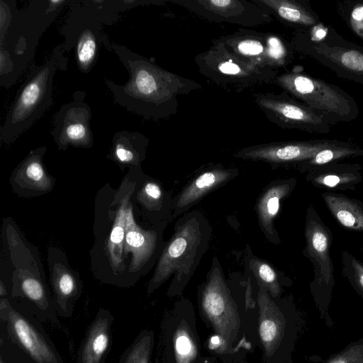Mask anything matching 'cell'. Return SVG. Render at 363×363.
I'll return each instance as SVG.
<instances>
[{
  "mask_svg": "<svg viewBox=\"0 0 363 363\" xmlns=\"http://www.w3.org/2000/svg\"><path fill=\"white\" fill-rule=\"evenodd\" d=\"M312 245L313 248L318 252H323L328 247V239L325 235L321 231H315L312 235Z\"/></svg>",
  "mask_w": 363,
  "mask_h": 363,
  "instance_id": "29",
  "label": "cell"
},
{
  "mask_svg": "<svg viewBox=\"0 0 363 363\" xmlns=\"http://www.w3.org/2000/svg\"><path fill=\"white\" fill-rule=\"evenodd\" d=\"M0 325V357L7 363H65L40 321L4 298Z\"/></svg>",
  "mask_w": 363,
  "mask_h": 363,
  "instance_id": "6",
  "label": "cell"
},
{
  "mask_svg": "<svg viewBox=\"0 0 363 363\" xmlns=\"http://www.w3.org/2000/svg\"><path fill=\"white\" fill-rule=\"evenodd\" d=\"M201 302L208 318L220 332L223 328H227L229 324L232 327L236 325L237 313L221 266L216 257L206 276L201 293Z\"/></svg>",
  "mask_w": 363,
  "mask_h": 363,
  "instance_id": "15",
  "label": "cell"
},
{
  "mask_svg": "<svg viewBox=\"0 0 363 363\" xmlns=\"http://www.w3.org/2000/svg\"><path fill=\"white\" fill-rule=\"evenodd\" d=\"M0 295H1V298H3L4 296L6 295V290L4 288V286L2 282H1V285H0Z\"/></svg>",
  "mask_w": 363,
  "mask_h": 363,
  "instance_id": "31",
  "label": "cell"
},
{
  "mask_svg": "<svg viewBox=\"0 0 363 363\" xmlns=\"http://www.w3.org/2000/svg\"><path fill=\"white\" fill-rule=\"evenodd\" d=\"M328 203L342 225L352 229L363 230V211L354 203L339 197H328Z\"/></svg>",
  "mask_w": 363,
  "mask_h": 363,
  "instance_id": "23",
  "label": "cell"
},
{
  "mask_svg": "<svg viewBox=\"0 0 363 363\" xmlns=\"http://www.w3.org/2000/svg\"><path fill=\"white\" fill-rule=\"evenodd\" d=\"M112 153L123 163L138 162L148 145V139L138 131H117L112 140Z\"/></svg>",
  "mask_w": 363,
  "mask_h": 363,
  "instance_id": "21",
  "label": "cell"
},
{
  "mask_svg": "<svg viewBox=\"0 0 363 363\" xmlns=\"http://www.w3.org/2000/svg\"><path fill=\"white\" fill-rule=\"evenodd\" d=\"M214 40L240 58L275 70L291 64L295 53L290 41L272 32L241 28Z\"/></svg>",
  "mask_w": 363,
  "mask_h": 363,
  "instance_id": "10",
  "label": "cell"
},
{
  "mask_svg": "<svg viewBox=\"0 0 363 363\" xmlns=\"http://www.w3.org/2000/svg\"><path fill=\"white\" fill-rule=\"evenodd\" d=\"M281 23L296 30L321 25L318 15L306 0H251Z\"/></svg>",
  "mask_w": 363,
  "mask_h": 363,
  "instance_id": "18",
  "label": "cell"
},
{
  "mask_svg": "<svg viewBox=\"0 0 363 363\" xmlns=\"http://www.w3.org/2000/svg\"><path fill=\"white\" fill-rule=\"evenodd\" d=\"M0 363H7L1 357H0Z\"/></svg>",
  "mask_w": 363,
  "mask_h": 363,
  "instance_id": "32",
  "label": "cell"
},
{
  "mask_svg": "<svg viewBox=\"0 0 363 363\" xmlns=\"http://www.w3.org/2000/svg\"><path fill=\"white\" fill-rule=\"evenodd\" d=\"M174 348L179 363H188L193 353V345L185 332H180L175 337Z\"/></svg>",
  "mask_w": 363,
  "mask_h": 363,
  "instance_id": "27",
  "label": "cell"
},
{
  "mask_svg": "<svg viewBox=\"0 0 363 363\" xmlns=\"http://www.w3.org/2000/svg\"><path fill=\"white\" fill-rule=\"evenodd\" d=\"M128 196L124 197L117 210L114 223L108 243V252L112 268L118 270L122 262V253L125 238L126 211Z\"/></svg>",
  "mask_w": 363,
  "mask_h": 363,
  "instance_id": "22",
  "label": "cell"
},
{
  "mask_svg": "<svg viewBox=\"0 0 363 363\" xmlns=\"http://www.w3.org/2000/svg\"><path fill=\"white\" fill-rule=\"evenodd\" d=\"M360 281H361L362 284L363 285V274H362L360 276Z\"/></svg>",
  "mask_w": 363,
  "mask_h": 363,
  "instance_id": "34",
  "label": "cell"
},
{
  "mask_svg": "<svg viewBox=\"0 0 363 363\" xmlns=\"http://www.w3.org/2000/svg\"><path fill=\"white\" fill-rule=\"evenodd\" d=\"M274 84L325 118L332 125L355 120L354 98L340 87L295 69L278 74Z\"/></svg>",
  "mask_w": 363,
  "mask_h": 363,
  "instance_id": "8",
  "label": "cell"
},
{
  "mask_svg": "<svg viewBox=\"0 0 363 363\" xmlns=\"http://www.w3.org/2000/svg\"><path fill=\"white\" fill-rule=\"evenodd\" d=\"M341 11L350 29L363 39V2H352Z\"/></svg>",
  "mask_w": 363,
  "mask_h": 363,
  "instance_id": "26",
  "label": "cell"
},
{
  "mask_svg": "<svg viewBox=\"0 0 363 363\" xmlns=\"http://www.w3.org/2000/svg\"><path fill=\"white\" fill-rule=\"evenodd\" d=\"M287 191L286 184H274L269 185L259 197L257 212L259 225L267 239L274 241L275 230L273 221L279 209L280 199Z\"/></svg>",
  "mask_w": 363,
  "mask_h": 363,
  "instance_id": "20",
  "label": "cell"
},
{
  "mask_svg": "<svg viewBox=\"0 0 363 363\" xmlns=\"http://www.w3.org/2000/svg\"><path fill=\"white\" fill-rule=\"evenodd\" d=\"M106 48L118 56L129 75L122 85L104 79L115 103L145 120L169 118L178 111L179 96L202 88L195 80L167 71L125 45L109 41Z\"/></svg>",
  "mask_w": 363,
  "mask_h": 363,
  "instance_id": "1",
  "label": "cell"
},
{
  "mask_svg": "<svg viewBox=\"0 0 363 363\" xmlns=\"http://www.w3.org/2000/svg\"><path fill=\"white\" fill-rule=\"evenodd\" d=\"M212 43L207 50L194 57L199 72L209 82L222 89L235 93L274 84L277 70L245 61L215 40Z\"/></svg>",
  "mask_w": 363,
  "mask_h": 363,
  "instance_id": "9",
  "label": "cell"
},
{
  "mask_svg": "<svg viewBox=\"0 0 363 363\" xmlns=\"http://www.w3.org/2000/svg\"><path fill=\"white\" fill-rule=\"evenodd\" d=\"M113 320L108 310L99 308L79 347L77 363H104L111 349Z\"/></svg>",
  "mask_w": 363,
  "mask_h": 363,
  "instance_id": "17",
  "label": "cell"
},
{
  "mask_svg": "<svg viewBox=\"0 0 363 363\" xmlns=\"http://www.w3.org/2000/svg\"><path fill=\"white\" fill-rule=\"evenodd\" d=\"M238 174L236 168L220 164L208 167L199 174L176 196L172 201L169 218L181 216L210 192L225 185Z\"/></svg>",
  "mask_w": 363,
  "mask_h": 363,
  "instance_id": "16",
  "label": "cell"
},
{
  "mask_svg": "<svg viewBox=\"0 0 363 363\" xmlns=\"http://www.w3.org/2000/svg\"><path fill=\"white\" fill-rule=\"evenodd\" d=\"M199 18L242 28L270 23L272 16L251 0H172Z\"/></svg>",
  "mask_w": 363,
  "mask_h": 363,
  "instance_id": "12",
  "label": "cell"
},
{
  "mask_svg": "<svg viewBox=\"0 0 363 363\" xmlns=\"http://www.w3.org/2000/svg\"><path fill=\"white\" fill-rule=\"evenodd\" d=\"M158 234L155 230L140 228L134 220L131 205H128L125 219V247L133 254L130 272L139 270L155 254L158 242Z\"/></svg>",
  "mask_w": 363,
  "mask_h": 363,
  "instance_id": "19",
  "label": "cell"
},
{
  "mask_svg": "<svg viewBox=\"0 0 363 363\" xmlns=\"http://www.w3.org/2000/svg\"><path fill=\"white\" fill-rule=\"evenodd\" d=\"M259 335L265 344L272 343L277 335V327L275 322L269 318L263 319L259 325Z\"/></svg>",
  "mask_w": 363,
  "mask_h": 363,
  "instance_id": "28",
  "label": "cell"
},
{
  "mask_svg": "<svg viewBox=\"0 0 363 363\" xmlns=\"http://www.w3.org/2000/svg\"><path fill=\"white\" fill-rule=\"evenodd\" d=\"M65 0H35L23 10L13 1L12 17L5 33L0 36V85L13 86L33 60L40 38L52 24Z\"/></svg>",
  "mask_w": 363,
  "mask_h": 363,
  "instance_id": "2",
  "label": "cell"
},
{
  "mask_svg": "<svg viewBox=\"0 0 363 363\" xmlns=\"http://www.w3.org/2000/svg\"><path fill=\"white\" fill-rule=\"evenodd\" d=\"M340 181V178L336 175H328L323 179L324 184L330 187L336 186Z\"/></svg>",
  "mask_w": 363,
  "mask_h": 363,
  "instance_id": "30",
  "label": "cell"
},
{
  "mask_svg": "<svg viewBox=\"0 0 363 363\" xmlns=\"http://www.w3.org/2000/svg\"><path fill=\"white\" fill-rule=\"evenodd\" d=\"M153 340L152 331H141L123 352L118 363H150Z\"/></svg>",
  "mask_w": 363,
  "mask_h": 363,
  "instance_id": "24",
  "label": "cell"
},
{
  "mask_svg": "<svg viewBox=\"0 0 363 363\" xmlns=\"http://www.w3.org/2000/svg\"><path fill=\"white\" fill-rule=\"evenodd\" d=\"M249 267L257 281L263 284L264 286L272 289L277 284L276 272L268 263L253 257L249 259Z\"/></svg>",
  "mask_w": 363,
  "mask_h": 363,
  "instance_id": "25",
  "label": "cell"
},
{
  "mask_svg": "<svg viewBox=\"0 0 363 363\" xmlns=\"http://www.w3.org/2000/svg\"><path fill=\"white\" fill-rule=\"evenodd\" d=\"M67 60L61 45L42 65H32L29 73L18 89L0 128V140L13 142L41 118L52 105L54 77L60 69H67Z\"/></svg>",
  "mask_w": 363,
  "mask_h": 363,
  "instance_id": "4",
  "label": "cell"
},
{
  "mask_svg": "<svg viewBox=\"0 0 363 363\" xmlns=\"http://www.w3.org/2000/svg\"><path fill=\"white\" fill-rule=\"evenodd\" d=\"M85 98V91H76L72 100L62 105L53 117L50 134L60 150H65L69 145L83 147L92 145L91 108Z\"/></svg>",
  "mask_w": 363,
  "mask_h": 363,
  "instance_id": "13",
  "label": "cell"
},
{
  "mask_svg": "<svg viewBox=\"0 0 363 363\" xmlns=\"http://www.w3.org/2000/svg\"><path fill=\"white\" fill-rule=\"evenodd\" d=\"M333 363H345V362L344 361H342V360H337V361H335Z\"/></svg>",
  "mask_w": 363,
  "mask_h": 363,
  "instance_id": "33",
  "label": "cell"
},
{
  "mask_svg": "<svg viewBox=\"0 0 363 363\" xmlns=\"http://www.w3.org/2000/svg\"><path fill=\"white\" fill-rule=\"evenodd\" d=\"M74 4L60 32L65 38L61 44L64 52L74 50L79 71L89 74L96 64L100 48L109 39L103 25L114 23L119 18L118 6L113 1H72Z\"/></svg>",
  "mask_w": 363,
  "mask_h": 363,
  "instance_id": "5",
  "label": "cell"
},
{
  "mask_svg": "<svg viewBox=\"0 0 363 363\" xmlns=\"http://www.w3.org/2000/svg\"><path fill=\"white\" fill-rule=\"evenodd\" d=\"M252 98L268 120L280 128L318 134L330 132L332 125L325 118L284 91L255 92Z\"/></svg>",
  "mask_w": 363,
  "mask_h": 363,
  "instance_id": "11",
  "label": "cell"
},
{
  "mask_svg": "<svg viewBox=\"0 0 363 363\" xmlns=\"http://www.w3.org/2000/svg\"><path fill=\"white\" fill-rule=\"evenodd\" d=\"M211 235L212 228L201 211L194 210L179 218L162 249L147 291L152 292L172 276V286H184L207 252Z\"/></svg>",
  "mask_w": 363,
  "mask_h": 363,
  "instance_id": "3",
  "label": "cell"
},
{
  "mask_svg": "<svg viewBox=\"0 0 363 363\" xmlns=\"http://www.w3.org/2000/svg\"><path fill=\"white\" fill-rule=\"evenodd\" d=\"M337 140L273 142L244 147L235 154L238 159L262 161L272 166L311 160L319 151L340 143Z\"/></svg>",
  "mask_w": 363,
  "mask_h": 363,
  "instance_id": "14",
  "label": "cell"
},
{
  "mask_svg": "<svg viewBox=\"0 0 363 363\" xmlns=\"http://www.w3.org/2000/svg\"><path fill=\"white\" fill-rule=\"evenodd\" d=\"M290 43L295 52L363 86V46L347 40L333 28L322 23L296 30Z\"/></svg>",
  "mask_w": 363,
  "mask_h": 363,
  "instance_id": "7",
  "label": "cell"
}]
</instances>
